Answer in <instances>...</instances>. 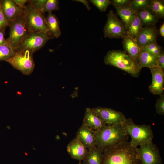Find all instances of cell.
<instances>
[{"mask_svg": "<svg viewBox=\"0 0 164 164\" xmlns=\"http://www.w3.org/2000/svg\"><path fill=\"white\" fill-rule=\"evenodd\" d=\"M158 57L147 51L141 50L139 56V64L141 67L149 68L157 66Z\"/></svg>", "mask_w": 164, "mask_h": 164, "instance_id": "23", "label": "cell"}, {"mask_svg": "<svg viewBox=\"0 0 164 164\" xmlns=\"http://www.w3.org/2000/svg\"><path fill=\"white\" fill-rule=\"evenodd\" d=\"M114 8L117 15L121 18L127 30L136 15V11L132 9L131 4L124 7Z\"/></svg>", "mask_w": 164, "mask_h": 164, "instance_id": "19", "label": "cell"}, {"mask_svg": "<svg viewBox=\"0 0 164 164\" xmlns=\"http://www.w3.org/2000/svg\"><path fill=\"white\" fill-rule=\"evenodd\" d=\"M25 155H27V153H26V152H25Z\"/></svg>", "mask_w": 164, "mask_h": 164, "instance_id": "41", "label": "cell"}, {"mask_svg": "<svg viewBox=\"0 0 164 164\" xmlns=\"http://www.w3.org/2000/svg\"><path fill=\"white\" fill-rule=\"evenodd\" d=\"M136 14L140 19L143 26L151 27L155 26L158 19L149 8L136 11Z\"/></svg>", "mask_w": 164, "mask_h": 164, "instance_id": "20", "label": "cell"}, {"mask_svg": "<svg viewBox=\"0 0 164 164\" xmlns=\"http://www.w3.org/2000/svg\"><path fill=\"white\" fill-rule=\"evenodd\" d=\"M156 15L158 19L164 17V1L151 0L149 8Z\"/></svg>", "mask_w": 164, "mask_h": 164, "instance_id": "25", "label": "cell"}, {"mask_svg": "<svg viewBox=\"0 0 164 164\" xmlns=\"http://www.w3.org/2000/svg\"><path fill=\"white\" fill-rule=\"evenodd\" d=\"M143 27L142 22L136 14L126 30L125 36L131 37L136 40Z\"/></svg>", "mask_w": 164, "mask_h": 164, "instance_id": "24", "label": "cell"}, {"mask_svg": "<svg viewBox=\"0 0 164 164\" xmlns=\"http://www.w3.org/2000/svg\"><path fill=\"white\" fill-rule=\"evenodd\" d=\"M3 13L9 23L13 21L24 12V10L19 8L13 0H1Z\"/></svg>", "mask_w": 164, "mask_h": 164, "instance_id": "17", "label": "cell"}, {"mask_svg": "<svg viewBox=\"0 0 164 164\" xmlns=\"http://www.w3.org/2000/svg\"><path fill=\"white\" fill-rule=\"evenodd\" d=\"M47 0H32L29 1L37 11L44 13L43 9Z\"/></svg>", "mask_w": 164, "mask_h": 164, "instance_id": "32", "label": "cell"}, {"mask_svg": "<svg viewBox=\"0 0 164 164\" xmlns=\"http://www.w3.org/2000/svg\"><path fill=\"white\" fill-rule=\"evenodd\" d=\"M24 10L26 21L30 33H51L43 13L36 10L29 0Z\"/></svg>", "mask_w": 164, "mask_h": 164, "instance_id": "6", "label": "cell"}, {"mask_svg": "<svg viewBox=\"0 0 164 164\" xmlns=\"http://www.w3.org/2000/svg\"><path fill=\"white\" fill-rule=\"evenodd\" d=\"M107 16V22L104 29V36L110 38H123L125 36L126 29L122 22L112 9Z\"/></svg>", "mask_w": 164, "mask_h": 164, "instance_id": "9", "label": "cell"}, {"mask_svg": "<svg viewBox=\"0 0 164 164\" xmlns=\"http://www.w3.org/2000/svg\"><path fill=\"white\" fill-rule=\"evenodd\" d=\"M151 0H132L131 5L133 10H137L149 8L150 5Z\"/></svg>", "mask_w": 164, "mask_h": 164, "instance_id": "28", "label": "cell"}, {"mask_svg": "<svg viewBox=\"0 0 164 164\" xmlns=\"http://www.w3.org/2000/svg\"><path fill=\"white\" fill-rule=\"evenodd\" d=\"M59 9V1L57 0H47L43 9L44 13H48Z\"/></svg>", "mask_w": 164, "mask_h": 164, "instance_id": "30", "label": "cell"}, {"mask_svg": "<svg viewBox=\"0 0 164 164\" xmlns=\"http://www.w3.org/2000/svg\"><path fill=\"white\" fill-rule=\"evenodd\" d=\"M103 150L96 146L89 150L82 164H102Z\"/></svg>", "mask_w": 164, "mask_h": 164, "instance_id": "21", "label": "cell"}, {"mask_svg": "<svg viewBox=\"0 0 164 164\" xmlns=\"http://www.w3.org/2000/svg\"><path fill=\"white\" fill-rule=\"evenodd\" d=\"M5 31H0V45L5 43V39L4 38Z\"/></svg>", "mask_w": 164, "mask_h": 164, "instance_id": "37", "label": "cell"}, {"mask_svg": "<svg viewBox=\"0 0 164 164\" xmlns=\"http://www.w3.org/2000/svg\"><path fill=\"white\" fill-rule=\"evenodd\" d=\"M92 109L98 117L107 125L123 124L126 119L122 112L111 108L97 107Z\"/></svg>", "mask_w": 164, "mask_h": 164, "instance_id": "10", "label": "cell"}, {"mask_svg": "<svg viewBox=\"0 0 164 164\" xmlns=\"http://www.w3.org/2000/svg\"><path fill=\"white\" fill-rule=\"evenodd\" d=\"M77 2H78L83 3L86 6L87 9L88 10H89L91 9V7L89 5V2L85 0H75Z\"/></svg>", "mask_w": 164, "mask_h": 164, "instance_id": "38", "label": "cell"}, {"mask_svg": "<svg viewBox=\"0 0 164 164\" xmlns=\"http://www.w3.org/2000/svg\"><path fill=\"white\" fill-rule=\"evenodd\" d=\"M67 150L72 158L80 162L85 158L89 152L87 148L76 136L68 144Z\"/></svg>", "mask_w": 164, "mask_h": 164, "instance_id": "14", "label": "cell"}, {"mask_svg": "<svg viewBox=\"0 0 164 164\" xmlns=\"http://www.w3.org/2000/svg\"><path fill=\"white\" fill-rule=\"evenodd\" d=\"M9 26V22L3 11L0 0V31H4Z\"/></svg>", "mask_w": 164, "mask_h": 164, "instance_id": "33", "label": "cell"}, {"mask_svg": "<svg viewBox=\"0 0 164 164\" xmlns=\"http://www.w3.org/2000/svg\"><path fill=\"white\" fill-rule=\"evenodd\" d=\"M142 50L147 51L158 57L162 51L161 46L156 43H152L140 47Z\"/></svg>", "mask_w": 164, "mask_h": 164, "instance_id": "27", "label": "cell"}, {"mask_svg": "<svg viewBox=\"0 0 164 164\" xmlns=\"http://www.w3.org/2000/svg\"><path fill=\"white\" fill-rule=\"evenodd\" d=\"M76 137L89 150L95 146L96 141L95 131L82 124L78 130Z\"/></svg>", "mask_w": 164, "mask_h": 164, "instance_id": "16", "label": "cell"}, {"mask_svg": "<svg viewBox=\"0 0 164 164\" xmlns=\"http://www.w3.org/2000/svg\"><path fill=\"white\" fill-rule=\"evenodd\" d=\"M131 0H112L111 4L114 7H122L131 4Z\"/></svg>", "mask_w": 164, "mask_h": 164, "instance_id": "34", "label": "cell"}, {"mask_svg": "<svg viewBox=\"0 0 164 164\" xmlns=\"http://www.w3.org/2000/svg\"><path fill=\"white\" fill-rule=\"evenodd\" d=\"M122 125L131 137L130 142L132 146L137 147L152 142L154 135L150 125H137L130 118L126 119Z\"/></svg>", "mask_w": 164, "mask_h": 164, "instance_id": "4", "label": "cell"}, {"mask_svg": "<svg viewBox=\"0 0 164 164\" xmlns=\"http://www.w3.org/2000/svg\"><path fill=\"white\" fill-rule=\"evenodd\" d=\"M152 74V83L149 89L154 95H161L163 94L164 88V71L158 66L149 68Z\"/></svg>", "mask_w": 164, "mask_h": 164, "instance_id": "12", "label": "cell"}, {"mask_svg": "<svg viewBox=\"0 0 164 164\" xmlns=\"http://www.w3.org/2000/svg\"><path fill=\"white\" fill-rule=\"evenodd\" d=\"M6 61L25 75L30 74L34 69L33 53L28 50L15 52L13 56Z\"/></svg>", "mask_w": 164, "mask_h": 164, "instance_id": "8", "label": "cell"}, {"mask_svg": "<svg viewBox=\"0 0 164 164\" xmlns=\"http://www.w3.org/2000/svg\"><path fill=\"white\" fill-rule=\"evenodd\" d=\"M138 148L124 142L103 151L102 164H141Z\"/></svg>", "mask_w": 164, "mask_h": 164, "instance_id": "1", "label": "cell"}, {"mask_svg": "<svg viewBox=\"0 0 164 164\" xmlns=\"http://www.w3.org/2000/svg\"><path fill=\"white\" fill-rule=\"evenodd\" d=\"M159 31L155 26H144L138 36L136 40L140 47L157 43Z\"/></svg>", "mask_w": 164, "mask_h": 164, "instance_id": "13", "label": "cell"}, {"mask_svg": "<svg viewBox=\"0 0 164 164\" xmlns=\"http://www.w3.org/2000/svg\"><path fill=\"white\" fill-rule=\"evenodd\" d=\"M46 19L52 36L54 38H58L60 36L61 32L59 27V21L56 16L52 13V12H49Z\"/></svg>", "mask_w": 164, "mask_h": 164, "instance_id": "22", "label": "cell"}, {"mask_svg": "<svg viewBox=\"0 0 164 164\" xmlns=\"http://www.w3.org/2000/svg\"><path fill=\"white\" fill-rule=\"evenodd\" d=\"M159 31V33L163 37H164V23L161 25L160 27Z\"/></svg>", "mask_w": 164, "mask_h": 164, "instance_id": "39", "label": "cell"}, {"mask_svg": "<svg viewBox=\"0 0 164 164\" xmlns=\"http://www.w3.org/2000/svg\"><path fill=\"white\" fill-rule=\"evenodd\" d=\"M155 108L157 113L159 114H164V95L162 94L160 95V97L157 100Z\"/></svg>", "mask_w": 164, "mask_h": 164, "instance_id": "31", "label": "cell"}, {"mask_svg": "<svg viewBox=\"0 0 164 164\" xmlns=\"http://www.w3.org/2000/svg\"><path fill=\"white\" fill-rule=\"evenodd\" d=\"M78 164H82V163H81V162H79Z\"/></svg>", "mask_w": 164, "mask_h": 164, "instance_id": "40", "label": "cell"}, {"mask_svg": "<svg viewBox=\"0 0 164 164\" xmlns=\"http://www.w3.org/2000/svg\"><path fill=\"white\" fill-rule=\"evenodd\" d=\"M95 132V146L103 150L128 141V135L122 124L106 125L102 129Z\"/></svg>", "mask_w": 164, "mask_h": 164, "instance_id": "2", "label": "cell"}, {"mask_svg": "<svg viewBox=\"0 0 164 164\" xmlns=\"http://www.w3.org/2000/svg\"><path fill=\"white\" fill-rule=\"evenodd\" d=\"M90 2L101 12L105 11L108 7L111 4L109 0H91Z\"/></svg>", "mask_w": 164, "mask_h": 164, "instance_id": "29", "label": "cell"}, {"mask_svg": "<svg viewBox=\"0 0 164 164\" xmlns=\"http://www.w3.org/2000/svg\"><path fill=\"white\" fill-rule=\"evenodd\" d=\"M17 5L20 9L24 10L26 7V4L29 0H13Z\"/></svg>", "mask_w": 164, "mask_h": 164, "instance_id": "36", "label": "cell"}, {"mask_svg": "<svg viewBox=\"0 0 164 164\" xmlns=\"http://www.w3.org/2000/svg\"><path fill=\"white\" fill-rule=\"evenodd\" d=\"M82 124L94 131L100 130L106 125L90 108L86 109Z\"/></svg>", "mask_w": 164, "mask_h": 164, "instance_id": "18", "label": "cell"}, {"mask_svg": "<svg viewBox=\"0 0 164 164\" xmlns=\"http://www.w3.org/2000/svg\"><path fill=\"white\" fill-rule=\"evenodd\" d=\"M105 63L126 72L134 77H138L142 68L135 63L125 51L113 50L108 51L104 57Z\"/></svg>", "mask_w": 164, "mask_h": 164, "instance_id": "3", "label": "cell"}, {"mask_svg": "<svg viewBox=\"0 0 164 164\" xmlns=\"http://www.w3.org/2000/svg\"><path fill=\"white\" fill-rule=\"evenodd\" d=\"M51 33L31 32L22 40L15 52L28 50L33 53L43 46L49 40L54 37Z\"/></svg>", "mask_w": 164, "mask_h": 164, "instance_id": "7", "label": "cell"}, {"mask_svg": "<svg viewBox=\"0 0 164 164\" xmlns=\"http://www.w3.org/2000/svg\"><path fill=\"white\" fill-rule=\"evenodd\" d=\"M15 52L6 43L0 45V61H6L11 58Z\"/></svg>", "mask_w": 164, "mask_h": 164, "instance_id": "26", "label": "cell"}, {"mask_svg": "<svg viewBox=\"0 0 164 164\" xmlns=\"http://www.w3.org/2000/svg\"><path fill=\"white\" fill-rule=\"evenodd\" d=\"M123 39L122 44L124 51L135 63L140 65L139 56L141 49L136 40L127 36H125Z\"/></svg>", "mask_w": 164, "mask_h": 164, "instance_id": "15", "label": "cell"}, {"mask_svg": "<svg viewBox=\"0 0 164 164\" xmlns=\"http://www.w3.org/2000/svg\"><path fill=\"white\" fill-rule=\"evenodd\" d=\"M141 164H162L159 150L152 142L138 148Z\"/></svg>", "mask_w": 164, "mask_h": 164, "instance_id": "11", "label": "cell"}, {"mask_svg": "<svg viewBox=\"0 0 164 164\" xmlns=\"http://www.w3.org/2000/svg\"><path fill=\"white\" fill-rule=\"evenodd\" d=\"M10 31L5 43L15 51L22 40L30 32L26 24L24 12L9 23Z\"/></svg>", "mask_w": 164, "mask_h": 164, "instance_id": "5", "label": "cell"}, {"mask_svg": "<svg viewBox=\"0 0 164 164\" xmlns=\"http://www.w3.org/2000/svg\"><path fill=\"white\" fill-rule=\"evenodd\" d=\"M157 63L161 69L164 71V53L162 51L158 57Z\"/></svg>", "mask_w": 164, "mask_h": 164, "instance_id": "35", "label": "cell"}]
</instances>
